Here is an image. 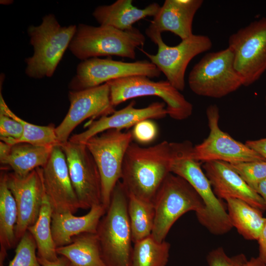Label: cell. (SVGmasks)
Returning a JSON list of instances; mask_svg holds the SVG:
<instances>
[{
  "label": "cell",
  "mask_w": 266,
  "mask_h": 266,
  "mask_svg": "<svg viewBox=\"0 0 266 266\" xmlns=\"http://www.w3.org/2000/svg\"><path fill=\"white\" fill-rule=\"evenodd\" d=\"M171 142L163 141L148 147L132 142L124 156L120 181L128 195L153 202L170 172Z\"/></svg>",
  "instance_id": "cell-1"
},
{
  "label": "cell",
  "mask_w": 266,
  "mask_h": 266,
  "mask_svg": "<svg viewBox=\"0 0 266 266\" xmlns=\"http://www.w3.org/2000/svg\"><path fill=\"white\" fill-rule=\"evenodd\" d=\"M171 143L170 172L186 180L204 203L202 212L197 217L198 221L212 234L218 235L228 233L233 227L227 206L215 195L200 162L192 157V143L189 141Z\"/></svg>",
  "instance_id": "cell-2"
},
{
  "label": "cell",
  "mask_w": 266,
  "mask_h": 266,
  "mask_svg": "<svg viewBox=\"0 0 266 266\" xmlns=\"http://www.w3.org/2000/svg\"><path fill=\"white\" fill-rule=\"evenodd\" d=\"M128 202V193L120 180L113 189L109 205L96 233L106 266H132L133 242Z\"/></svg>",
  "instance_id": "cell-3"
},
{
  "label": "cell",
  "mask_w": 266,
  "mask_h": 266,
  "mask_svg": "<svg viewBox=\"0 0 266 266\" xmlns=\"http://www.w3.org/2000/svg\"><path fill=\"white\" fill-rule=\"evenodd\" d=\"M77 26H61L55 15L48 14L37 26L28 27L30 44L33 48L32 56L25 59V73L29 77H51L68 48Z\"/></svg>",
  "instance_id": "cell-4"
},
{
  "label": "cell",
  "mask_w": 266,
  "mask_h": 266,
  "mask_svg": "<svg viewBox=\"0 0 266 266\" xmlns=\"http://www.w3.org/2000/svg\"><path fill=\"white\" fill-rule=\"evenodd\" d=\"M145 41L144 35L134 27L121 31L109 26L79 24L68 49L81 61L106 56L134 59L136 49Z\"/></svg>",
  "instance_id": "cell-5"
},
{
  "label": "cell",
  "mask_w": 266,
  "mask_h": 266,
  "mask_svg": "<svg viewBox=\"0 0 266 266\" xmlns=\"http://www.w3.org/2000/svg\"><path fill=\"white\" fill-rule=\"evenodd\" d=\"M155 220L151 235L162 242L174 223L183 214L202 212L204 203L194 188L181 177L170 172L158 190L153 202Z\"/></svg>",
  "instance_id": "cell-6"
},
{
  "label": "cell",
  "mask_w": 266,
  "mask_h": 266,
  "mask_svg": "<svg viewBox=\"0 0 266 266\" xmlns=\"http://www.w3.org/2000/svg\"><path fill=\"white\" fill-rule=\"evenodd\" d=\"M191 91L197 95L221 98L243 86L229 48L206 54L192 68L188 76Z\"/></svg>",
  "instance_id": "cell-7"
},
{
  "label": "cell",
  "mask_w": 266,
  "mask_h": 266,
  "mask_svg": "<svg viewBox=\"0 0 266 266\" xmlns=\"http://www.w3.org/2000/svg\"><path fill=\"white\" fill-rule=\"evenodd\" d=\"M110 100L115 107L128 100L145 96H156L165 102L167 115L176 120H183L192 114L193 106L167 80L154 81L143 75L120 78L106 82Z\"/></svg>",
  "instance_id": "cell-8"
},
{
  "label": "cell",
  "mask_w": 266,
  "mask_h": 266,
  "mask_svg": "<svg viewBox=\"0 0 266 266\" xmlns=\"http://www.w3.org/2000/svg\"><path fill=\"white\" fill-rule=\"evenodd\" d=\"M133 139L132 132L111 129L90 138L85 143L99 171L102 205L106 211L113 189L121 179L124 156Z\"/></svg>",
  "instance_id": "cell-9"
},
{
  "label": "cell",
  "mask_w": 266,
  "mask_h": 266,
  "mask_svg": "<svg viewBox=\"0 0 266 266\" xmlns=\"http://www.w3.org/2000/svg\"><path fill=\"white\" fill-rule=\"evenodd\" d=\"M145 33L157 45L158 51L156 55L143 52L173 86L179 91L184 90L188 64L195 57L211 49L212 42L210 38L207 35L193 34L181 40L178 44L170 46L164 42L160 33L146 29Z\"/></svg>",
  "instance_id": "cell-10"
},
{
  "label": "cell",
  "mask_w": 266,
  "mask_h": 266,
  "mask_svg": "<svg viewBox=\"0 0 266 266\" xmlns=\"http://www.w3.org/2000/svg\"><path fill=\"white\" fill-rule=\"evenodd\" d=\"M228 48L243 86L256 82L266 70V17L251 22L232 34Z\"/></svg>",
  "instance_id": "cell-11"
},
{
  "label": "cell",
  "mask_w": 266,
  "mask_h": 266,
  "mask_svg": "<svg viewBox=\"0 0 266 266\" xmlns=\"http://www.w3.org/2000/svg\"><path fill=\"white\" fill-rule=\"evenodd\" d=\"M157 67L148 60L125 62L111 59L92 58L82 61L68 84L70 91L95 87L110 80L135 75L159 77Z\"/></svg>",
  "instance_id": "cell-12"
},
{
  "label": "cell",
  "mask_w": 266,
  "mask_h": 266,
  "mask_svg": "<svg viewBox=\"0 0 266 266\" xmlns=\"http://www.w3.org/2000/svg\"><path fill=\"white\" fill-rule=\"evenodd\" d=\"M206 113L209 133L202 142L193 147L191 154L194 159L203 163L217 161L230 164L266 160L245 143L234 139L220 129L217 105H210Z\"/></svg>",
  "instance_id": "cell-13"
},
{
  "label": "cell",
  "mask_w": 266,
  "mask_h": 266,
  "mask_svg": "<svg viewBox=\"0 0 266 266\" xmlns=\"http://www.w3.org/2000/svg\"><path fill=\"white\" fill-rule=\"evenodd\" d=\"M70 180L81 209L102 204L101 182L97 166L85 144L62 143Z\"/></svg>",
  "instance_id": "cell-14"
},
{
  "label": "cell",
  "mask_w": 266,
  "mask_h": 266,
  "mask_svg": "<svg viewBox=\"0 0 266 266\" xmlns=\"http://www.w3.org/2000/svg\"><path fill=\"white\" fill-rule=\"evenodd\" d=\"M68 99V111L55 129L60 144L68 141L71 132L85 120L109 115L115 111L111 102L107 83L80 91H69Z\"/></svg>",
  "instance_id": "cell-15"
},
{
  "label": "cell",
  "mask_w": 266,
  "mask_h": 266,
  "mask_svg": "<svg viewBox=\"0 0 266 266\" xmlns=\"http://www.w3.org/2000/svg\"><path fill=\"white\" fill-rule=\"evenodd\" d=\"M7 186L16 201L17 220L15 229L17 242L37 220L45 194L42 167L24 176L6 174Z\"/></svg>",
  "instance_id": "cell-16"
},
{
  "label": "cell",
  "mask_w": 266,
  "mask_h": 266,
  "mask_svg": "<svg viewBox=\"0 0 266 266\" xmlns=\"http://www.w3.org/2000/svg\"><path fill=\"white\" fill-rule=\"evenodd\" d=\"M45 194L53 212L74 214L80 208L74 190L65 155L60 145L54 146L42 167Z\"/></svg>",
  "instance_id": "cell-17"
},
{
  "label": "cell",
  "mask_w": 266,
  "mask_h": 266,
  "mask_svg": "<svg viewBox=\"0 0 266 266\" xmlns=\"http://www.w3.org/2000/svg\"><path fill=\"white\" fill-rule=\"evenodd\" d=\"M202 168L218 198L222 200L239 199L262 212L266 210V204L262 197L245 183L231 164L210 161L203 163Z\"/></svg>",
  "instance_id": "cell-18"
},
{
  "label": "cell",
  "mask_w": 266,
  "mask_h": 266,
  "mask_svg": "<svg viewBox=\"0 0 266 266\" xmlns=\"http://www.w3.org/2000/svg\"><path fill=\"white\" fill-rule=\"evenodd\" d=\"M134 104V101H131L123 108L91 122L87 125V129L73 135L68 140L74 143L85 144L90 138L107 130H122L134 127L137 123L144 120L161 119L167 115L166 105L163 102H155L141 108H135Z\"/></svg>",
  "instance_id": "cell-19"
},
{
  "label": "cell",
  "mask_w": 266,
  "mask_h": 266,
  "mask_svg": "<svg viewBox=\"0 0 266 266\" xmlns=\"http://www.w3.org/2000/svg\"><path fill=\"white\" fill-rule=\"evenodd\" d=\"M202 0H166L147 28L162 33L170 32L181 40L192 36L193 22Z\"/></svg>",
  "instance_id": "cell-20"
},
{
  "label": "cell",
  "mask_w": 266,
  "mask_h": 266,
  "mask_svg": "<svg viewBox=\"0 0 266 266\" xmlns=\"http://www.w3.org/2000/svg\"><path fill=\"white\" fill-rule=\"evenodd\" d=\"M106 209L102 204L92 206L84 215L76 216L70 212H53L51 230L57 247L67 245L72 238L84 233H96Z\"/></svg>",
  "instance_id": "cell-21"
},
{
  "label": "cell",
  "mask_w": 266,
  "mask_h": 266,
  "mask_svg": "<svg viewBox=\"0 0 266 266\" xmlns=\"http://www.w3.org/2000/svg\"><path fill=\"white\" fill-rule=\"evenodd\" d=\"M132 3V0H118L110 5L97 7L92 15L100 25L127 31L133 28V25L138 21L147 16L154 17L161 7L153 2L140 9Z\"/></svg>",
  "instance_id": "cell-22"
},
{
  "label": "cell",
  "mask_w": 266,
  "mask_h": 266,
  "mask_svg": "<svg viewBox=\"0 0 266 266\" xmlns=\"http://www.w3.org/2000/svg\"><path fill=\"white\" fill-rule=\"evenodd\" d=\"M53 147L26 143L9 145L0 141V162L9 166L16 175L24 176L38 167H42L48 162Z\"/></svg>",
  "instance_id": "cell-23"
},
{
  "label": "cell",
  "mask_w": 266,
  "mask_h": 266,
  "mask_svg": "<svg viewBox=\"0 0 266 266\" xmlns=\"http://www.w3.org/2000/svg\"><path fill=\"white\" fill-rule=\"evenodd\" d=\"M69 266H106L96 233H84L74 237L70 244L56 249Z\"/></svg>",
  "instance_id": "cell-24"
},
{
  "label": "cell",
  "mask_w": 266,
  "mask_h": 266,
  "mask_svg": "<svg viewBox=\"0 0 266 266\" xmlns=\"http://www.w3.org/2000/svg\"><path fill=\"white\" fill-rule=\"evenodd\" d=\"M227 211L233 227L245 239L257 240L264 225L263 212L242 200H225Z\"/></svg>",
  "instance_id": "cell-25"
},
{
  "label": "cell",
  "mask_w": 266,
  "mask_h": 266,
  "mask_svg": "<svg viewBox=\"0 0 266 266\" xmlns=\"http://www.w3.org/2000/svg\"><path fill=\"white\" fill-rule=\"evenodd\" d=\"M6 173H1L0 178V266L7 250L17 243L15 229L17 220L15 200L6 182Z\"/></svg>",
  "instance_id": "cell-26"
},
{
  "label": "cell",
  "mask_w": 266,
  "mask_h": 266,
  "mask_svg": "<svg viewBox=\"0 0 266 266\" xmlns=\"http://www.w3.org/2000/svg\"><path fill=\"white\" fill-rule=\"evenodd\" d=\"M53 212L52 207L45 192L38 218L28 229L35 241L38 257L50 261H56L59 257L51 230Z\"/></svg>",
  "instance_id": "cell-27"
},
{
  "label": "cell",
  "mask_w": 266,
  "mask_h": 266,
  "mask_svg": "<svg viewBox=\"0 0 266 266\" xmlns=\"http://www.w3.org/2000/svg\"><path fill=\"white\" fill-rule=\"evenodd\" d=\"M128 213L133 243L151 235L155 220L153 202L128 195Z\"/></svg>",
  "instance_id": "cell-28"
},
{
  "label": "cell",
  "mask_w": 266,
  "mask_h": 266,
  "mask_svg": "<svg viewBox=\"0 0 266 266\" xmlns=\"http://www.w3.org/2000/svg\"><path fill=\"white\" fill-rule=\"evenodd\" d=\"M132 266H166L170 245L160 242L151 235L133 243Z\"/></svg>",
  "instance_id": "cell-29"
},
{
  "label": "cell",
  "mask_w": 266,
  "mask_h": 266,
  "mask_svg": "<svg viewBox=\"0 0 266 266\" xmlns=\"http://www.w3.org/2000/svg\"><path fill=\"white\" fill-rule=\"evenodd\" d=\"M0 110L18 121L22 126L23 132L21 137L13 145L26 143L33 145L54 147L60 145L54 125L37 126L28 123L15 115L7 106L0 94Z\"/></svg>",
  "instance_id": "cell-30"
},
{
  "label": "cell",
  "mask_w": 266,
  "mask_h": 266,
  "mask_svg": "<svg viewBox=\"0 0 266 266\" xmlns=\"http://www.w3.org/2000/svg\"><path fill=\"white\" fill-rule=\"evenodd\" d=\"M36 249L35 241L27 231L19 241L15 256L8 266H41L36 255Z\"/></svg>",
  "instance_id": "cell-31"
},
{
  "label": "cell",
  "mask_w": 266,
  "mask_h": 266,
  "mask_svg": "<svg viewBox=\"0 0 266 266\" xmlns=\"http://www.w3.org/2000/svg\"><path fill=\"white\" fill-rule=\"evenodd\" d=\"M231 165L245 183L255 191L258 184L266 179V160Z\"/></svg>",
  "instance_id": "cell-32"
},
{
  "label": "cell",
  "mask_w": 266,
  "mask_h": 266,
  "mask_svg": "<svg viewBox=\"0 0 266 266\" xmlns=\"http://www.w3.org/2000/svg\"><path fill=\"white\" fill-rule=\"evenodd\" d=\"M22 125L17 121L0 110V138L9 145L19 139L23 134Z\"/></svg>",
  "instance_id": "cell-33"
},
{
  "label": "cell",
  "mask_w": 266,
  "mask_h": 266,
  "mask_svg": "<svg viewBox=\"0 0 266 266\" xmlns=\"http://www.w3.org/2000/svg\"><path fill=\"white\" fill-rule=\"evenodd\" d=\"M247 260L243 253L228 256L222 247L210 251L206 256L208 266H244Z\"/></svg>",
  "instance_id": "cell-34"
},
{
  "label": "cell",
  "mask_w": 266,
  "mask_h": 266,
  "mask_svg": "<svg viewBox=\"0 0 266 266\" xmlns=\"http://www.w3.org/2000/svg\"><path fill=\"white\" fill-rule=\"evenodd\" d=\"M133 139L140 143H149L157 137L158 129L154 122L146 119L137 123L132 131Z\"/></svg>",
  "instance_id": "cell-35"
},
{
  "label": "cell",
  "mask_w": 266,
  "mask_h": 266,
  "mask_svg": "<svg viewBox=\"0 0 266 266\" xmlns=\"http://www.w3.org/2000/svg\"><path fill=\"white\" fill-rule=\"evenodd\" d=\"M245 143L266 160V137L247 140Z\"/></svg>",
  "instance_id": "cell-36"
},
{
  "label": "cell",
  "mask_w": 266,
  "mask_h": 266,
  "mask_svg": "<svg viewBox=\"0 0 266 266\" xmlns=\"http://www.w3.org/2000/svg\"><path fill=\"white\" fill-rule=\"evenodd\" d=\"M259 244L258 257L266 265V218L264 225L257 240Z\"/></svg>",
  "instance_id": "cell-37"
},
{
  "label": "cell",
  "mask_w": 266,
  "mask_h": 266,
  "mask_svg": "<svg viewBox=\"0 0 266 266\" xmlns=\"http://www.w3.org/2000/svg\"><path fill=\"white\" fill-rule=\"evenodd\" d=\"M38 260L41 266H69L68 261L63 256L58 257V259L54 261H48L39 257H38Z\"/></svg>",
  "instance_id": "cell-38"
},
{
  "label": "cell",
  "mask_w": 266,
  "mask_h": 266,
  "mask_svg": "<svg viewBox=\"0 0 266 266\" xmlns=\"http://www.w3.org/2000/svg\"><path fill=\"white\" fill-rule=\"evenodd\" d=\"M255 191L262 197L266 204V179L258 184Z\"/></svg>",
  "instance_id": "cell-39"
},
{
  "label": "cell",
  "mask_w": 266,
  "mask_h": 266,
  "mask_svg": "<svg viewBox=\"0 0 266 266\" xmlns=\"http://www.w3.org/2000/svg\"><path fill=\"white\" fill-rule=\"evenodd\" d=\"M244 266H266L265 263L258 256L247 260Z\"/></svg>",
  "instance_id": "cell-40"
},
{
  "label": "cell",
  "mask_w": 266,
  "mask_h": 266,
  "mask_svg": "<svg viewBox=\"0 0 266 266\" xmlns=\"http://www.w3.org/2000/svg\"><path fill=\"white\" fill-rule=\"evenodd\" d=\"M265 104H266V97L265 98Z\"/></svg>",
  "instance_id": "cell-41"
}]
</instances>
